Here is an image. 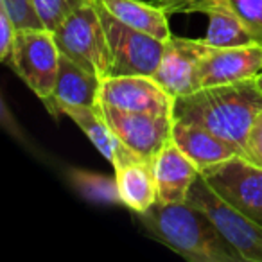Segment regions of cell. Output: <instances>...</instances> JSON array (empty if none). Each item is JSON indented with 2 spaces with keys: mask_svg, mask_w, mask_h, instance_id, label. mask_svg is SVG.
<instances>
[{
  "mask_svg": "<svg viewBox=\"0 0 262 262\" xmlns=\"http://www.w3.org/2000/svg\"><path fill=\"white\" fill-rule=\"evenodd\" d=\"M69 180L74 189L94 203H106V205H122V198L119 192L117 180L112 176L99 174L86 169H69Z\"/></svg>",
  "mask_w": 262,
  "mask_h": 262,
  "instance_id": "d6986e66",
  "label": "cell"
},
{
  "mask_svg": "<svg viewBox=\"0 0 262 262\" xmlns=\"http://www.w3.org/2000/svg\"><path fill=\"white\" fill-rule=\"evenodd\" d=\"M16 33H18V29L11 22L9 15L0 8V61L2 63H6L9 59Z\"/></svg>",
  "mask_w": 262,
  "mask_h": 262,
  "instance_id": "cb8c5ba5",
  "label": "cell"
},
{
  "mask_svg": "<svg viewBox=\"0 0 262 262\" xmlns=\"http://www.w3.org/2000/svg\"><path fill=\"white\" fill-rule=\"evenodd\" d=\"M190 13H205L208 16V31L205 40L214 47L257 43L251 31L226 0H196Z\"/></svg>",
  "mask_w": 262,
  "mask_h": 262,
  "instance_id": "9a60e30c",
  "label": "cell"
},
{
  "mask_svg": "<svg viewBox=\"0 0 262 262\" xmlns=\"http://www.w3.org/2000/svg\"><path fill=\"white\" fill-rule=\"evenodd\" d=\"M110 49V76H149L162 61L165 41L126 26L95 0Z\"/></svg>",
  "mask_w": 262,
  "mask_h": 262,
  "instance_id": "277c9868",
  "label": "cell"
},
{
  "mask_svg": "<svg viewBox=\"0 0 262 262\" xmlns=\"http://www.w3.org/2000/svg\"><path fill=\"white\" fill-rule=\"evenodd\" d=\"M147 235L192 262H243L207 214L189 203H157L139 214Z\"/></svg>",
  "mask_w": 262,
  "mask_h": 262,
  "instance_id": "7a4b0ae2",
  "label": "cell"
},
{
  "mask_svg": "<svg viewBox=\"0 0 262 262\" xmlns=\"http://www.w3.org/2000/svg\"><path fill=\"white\" fill-rule=\"evenodd\" d=\"M153 172L158 187V201L165 205L187 203L194 182L200 178L198 165L176 146L172 137L155 158Z\"/></svg>",
  "mask_w": 262,
  "mask_h": 262,
  "instance_id": "7c38bea8",
  "label": "cell"
},
{
  "mask_svg": "<svg viewBox=\"0 0 262 262\" xmlns=\"http://www.w3.org/2000/svg\"><path fill=\"white\" fill-rule=\"evenodd\" d=\"M200 176L223 201L262 225V167L237 155L203 169Z\"/></svg>",
  "mask_w": 262,
  "mask_h": 262,
  "instance_id": "52a82bcc",
  "label": "cell"
},
{
  "mask_svg": "<svg viewBox=\"0 0 262 262\" xmlns=\"http://www.w3.org/2000/svg\"><path fill=\"white\" fill-rule=\"evenodd\" d=\"M262 110V92L255 79L200 88L174 99L172 119L194 124L235 144L244 155L248 131Z\"/></svg>",
  "mask_w": 262,
  "mask_h": 262,
  "instance_id": "6da1fadb",
  "label": "cell"
},
{
  "mask_svg": "<svg viewBox=\"0 0 262 262\" xmlns=\"http://www.w3.org/2000/svg\"><path fill=\"white\" fill-rule=\"evenodd\" d=\"M99 4L133 29L146 33L162 41H167L172 36L167 24V13L160 6H151L140 0H97Z\"/></svg>",
  "mask_w": 262,
  "mask_h": 262,
  "instance_id": "ac0fdd59",
  "label": "cell"
},
{
  "mask_svg": "<svg viewBox=\"0 0 262 262\" xmlns=\"http://www.w3.org/2000/svg\"><path fill=\"white\" fill-rule=\"evenodd\" d=\"M52 33L63 56L102 79L110 76L108 40L95 0L74 11Z\"/></svg>",
  "mask_w": 262,
  "mask_h": 262,
  "instance_id": "3957f363",
  "label": "cell"
},
{
  "mask_svg": "<svg viewBox=\"0 0 262 262\" xmlns=\"http://www.w3.org/2000/svg\"><path fill=\"white\" fill-rule=\"evenodd\" d=\"M244 157L253 164H257L258 167H262V110L257 113V117L251 122L250 131H248Z\"/></svg>",
  "mask_w": 262,
  "mask_h": 262,
  "instance_id": "603a6c76",
  "label": "cell"
},
{
  "mask_svg": "<svg viewBox=\"0 0 262 262\" xmlns=\"http://www.w3.org/2000/svg\"><path fill=\"white\" fill-rule=\"evenodd\" d=\"M102 77L92 74L90 70L83 69L72 61L70 58L61 54L58 69V79L52 95L43 101L47 110L54 117H58V110L61 106H86L97 108L101 101Z\"/></svg>",
  "mask_w": 262,
  "mask_h": 262,
  "instance_id": "4fadbf2b",
  "label": "cell"
},
{
  "mask_svg": "<svg viewBox=\"0 0 262 262\" xmlns=\"http://www.w3.org/2000/svg\"><path fill=\"white\" fill-rule=\"evenodd\" d=\"M262 70V45L214 47L207 43L198 63V90L255 79Z\"/></svg>",
  "mask_w": 262,
  "mask_h": 262,
  "instance_id": "9c48e42d",
  "label": "cell"
},
{
  "mask_svg": "<svg viewBox=\"0 0 262 262\" xmlns=\"http://www.w3.org/2000/svg\"><path fill=\"white\" fill-rule=\"evenodd\" d=\"M0 8L9 15L18 31L22 29H45L38 16L33 0H0Z\"/></svg>",
  "mask_w": 262,
  "mask_h": 262,
  "instance_id": "44dd1931",
  "label": "cell"
},
{
  "mask_svg": "<svg viewBox=\"0 0 262 262\" xmlns=\"http://www.w3.org/2000/svg\"><path fill=\"white\" fill-rule=\"evenodd\" d=\"M157 4L167 15H171V13H190V8L196 4V0H158Z\"/></svg>",
  "mask_w": 262,
  "mask_h": 262,
  "instance_id": "d4e9b609",
  "label": "cell"
},
{
  "mask_svg": "<svg viewBox=\"0 0 262 262\" xmlns=\"http://www.w3.org/2000/svg\"><path fill=\"white\" fill-rule=\"evenodd\" d=\"M67 115L79 126V129L90 139V142L97 147V151L113 165H120L122 162L137 157L133 155L110 129L108 122L101 115L97 108H86V106H61L58 110V117Z\"/></svg>",
  "mask_w": 262,
  "mask_h": 262,
  "instance_id": "2e32d148",
  "label": "cell"
},
{
  "mask_svg": "<svg viewBox=\"0 0 262 262\" xmlns=\"http://www.w3.org/2000/svg\"><path fill=\"white\" fill-rule=\"evenodd\" d=\"M115 180L122 205L137 214L147 212L158 201V187L153 165L146 164L139 157H133L117 165Z\"/></svg>",
  "mask_w": 262,
  "mask_h": 262,
  "instance_id": "e0dca14e",
  "label": "cell"
},
{
  "mask_svg": "<svg viewBox=\"0 0 262 262\" xmlns=\"http://www.w3.org/2000/svg\"><path fill=\"white\" fill-rule=\"evenodd\" d=\"M99 112L113 135L133 155L153 165L160 149L172 137V115H155L144 112H126L99 101Z\"/></svg>",
  "mask_w": 262,
  "mask_h": 262,
  "instance_id": "ba28073f",
  "label": "cell"
},
{
  "mask_svg": "<svg viewBox=\"0 0 262 262\" xmlns=\"http://www.w3.org/2000/svg\"><path fill=\"white\" fill-rule=\"evenodd\" d=\"M187 203L203 210L226 243L248 262H262V225L223 201L203 178L194 182Z\"/></svg>",
  "mask_w": 262,
  "mask_h": 262,
  "instance_id": "8992f818",
  "label": "cell"
},
{
  "mask_svg": "<svg viewBox=\"0 0 262 262\" xmlns=\"http://www.w3.org/2000/svg\"><path fill=\"white\" fill-rule=\"evenodd\" d=\"M172 140L198 165L200 172L203 169L210 167V165L237 157V155L244 157L243 151L235 144L228 142L226 139L215 135V133L205 129V127L194 126V124L174 120V124H172Z\"/></svg>",
  "mask_w": 262,
  "mask_h": 262,
  "instance_id": "5bb4252c",
  "label": "cell"
},
{
  "mask_svg": "<svg viewBox=\"0 0 262 262\" xmlns=\"http://www.w3.org/2000/svg\"><path fill=\"white\" fill-rule=\"evenodd\" d=\"M101 102L126 112L172 115L174 97L149 76H112L102 79Z\"/></svg>",
  "mask_w": 262,
  "mask_h": 262,
  "instance_id": "30bf717a",
  "label": "cell"
},
{
  "mask_svg": "<svg viewBox=\"0 0 262 262\" xmlns=\"http://www.w3.org/2000/svg\"><path fill=\"white\" fill-rule=\"evenodd\" d=\"M207 47V40L171 36L165 41L162 61L153 79L171 97H182L198 90V63Z\"/></svg>",
  "mask_w": 262,
  "mask_h": 262,
  "instance_id": "8fae6325",
  "label": "cell"
},
{
  "mask_svg": "<svg viewBox=\"0 0 262 262\" xmlns=\"http://www.w3.org/2000/svg\"><path fill=\"white\" fill-rule=\"evenodd\" d=\"M251 31L257 43L262 45V0H226Z\"/></svg>",
  "mask_w": 262,
  "mask_h": 262,
  "instance_id": "7402d4cb",
  "label": "cell"
},
{
  "mask_svg": "<svg viewBox=\"0 0 262 262\" xmlns=\"http://www.w3.org/2000/svg\"><path fill=\"white\" fill-rule=\"evenodd\" d=\"M255 83H257V86H258V90L262 92V70L257 74V77H255Z\"/></svg>",
  "mask_w": 262,
  "mask_h": 262,
  "instance_id": "484cf974",
  "label": "cell"
},
{
  "mask_svg": "<svg viewBox=\"0 0 262 262\" xmlns=\"http://www.w3.org/2000/svg\"><path fill=\"white\" fill-rule=\"evenodd\" d=\"M59 58L61 52L52 31L22 29L16 33L13 51L6 63L41 101H47L58 79Z\"/></svg>",
  "mask_w": 262,
  "mask_h": 262,
  "instance_id": "5b68a950",
  "label": "cell"
},
{
  "mask_svg": "<svg viewBox=\"0 0 262 262\" xmlns=\"http://www.w3.org/2000/svg\"><path fill=\"white\" fill-rule=\"evenodd\" d=\"M38 16L43 22L45 29L54 31L83 6L90 4L94 0H33Z\"/></svg>",
  "mask_w": 262,
  "mask_h": 262,
  "instance_id": "ffe728a7",
  "label": "cell"
}]
</instances>
